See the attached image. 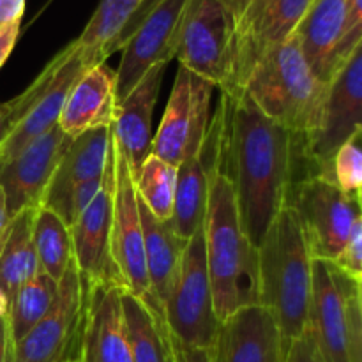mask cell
Segmentation results:
<instances>
[{
    "label": "cell",
    "mask_w": 362,
    "mask_h": 362,
    "mask_svg": "<svg viewBox=\"0 0 362 362\" xmlns=\"http://www.w3.org/2000/svg\"><path fill=\"white\" fill-rule=\"evenodd\" d=\"M226 106L223 161H228L244 233L258 250L269 226L290 204L303 179L315 175L306 140L265 117L243 92L223 95Z\"/></svg>",
    "instance_id": "1"
},
{
    "label": "cell",
    "mask_w": 362,
    "mask_h": 362,
    "mask_svg": "<svg viewBox=\"0 0 362 362\" xmlns=\"http://www.w3.org/2000/svg\"><path fill=\"white\" fill-rule=\"evenodd\" d=\"M313 258L292 205H285L258 246V304L276 318L283 354L308 327Z\"/></svg>",
    "instance_id": "2"
},
{
    "label": "cell",
    "mask_w": 362,
    "mask_h": 362,
    "mask_svg": "<svg viewBox=\"0 0 362 362\" xmlns=\"http://www.w3.org/2000/svg\"><path fill=\"white\" fill-rule=\"evenodd\" d=\"M204 232L214 313L223 322L258 304V250L244 233L235 191L221 163L212 175Z\"/></svg>",
    "instance_id": "3"
},
{
    "label": "cell",
    "mask_w": 362,
    "mask_h": 362,
    "mask_svg": "<svg viewBox=\"0 0 362 362\" xmlns=\"http://www.w3.org/2000/svg\"><path fill=\"white\" fill-rule=\"evenodd\" d=\"M325 90L327 83L318 80L292 34L264 52L240 92L265 117L306 140L320 122Z\"/></svg>",
    "instance_id": "4"
},
{
    "label": "cell",
    "mask_w": 362,
    "mask_h": 362,
    "mask_svg": "<svg viewBox=\"0 0 362 362\" xmlns=\"http://www.w3.org/2000/svg\"><path fill=\"white\" fill-rule=\"evenodd\" d=\"M308 329L327 362H362V306L359 281L334 262L313 260Z\"/></svg>",
    "instance_id": "5"
},
{
    "label": "cell",
    "mask_w": 362,
    "mask_h": 362,
    "mask_svg": "<svg viewBox=\"0 0 362 362\" xmlns=\"http://www.w3.org/2000/svg\"><path fill=\"white\" fill-rule=\"evenodd\" d=\"M166 327L177 341L211 350L219 324L214 313L204 225L187 240L179 272L165 303Z\"/></svg>",
    "instance_id": "6"
},
{
    "label": "cell",
    "mask_w": 362,
    "mask_h": 362,
    "mask_svg": "<svg viewBox=\"0 0 362 362\" xmlns=\"http://www.w3.org/2000/svg\"><path fill=\"white\" fill-rule=\"evenodd\" d=\"M87 297L88 285L73 260L59 281V296L49 313L20 341H9L7 362L80 361Z\"/></svg>",
    "instance_id": "7"
},
{
    "label": "cell",
    "mask_w": 362,
    "mask_h": 362,
    "mask_svg": "<svg viewBox=\"0 0 362 362\" xmlns=\"http://www.w3.org/2000/svg\"><path fill=\"white\" fill-rule=\"evenodd\" d=\"M362 134V41L327 83L317 129L306 138V156L315 175L331 180L336 152Z\"/></svg>",
    "instance_id": "8"
},
{
    "label": "cell",
    "mask_w": 362,
    "mask_h": 362,
    "mask_svg": "<svg viewBox=\"0 0 362 362\" xmlns=\"http://www.w3.org/2000/svg\"><path fill=\"white\" fill-rule=\"evenodd\" d=\"M288 205L296 211L313 260L334 262L362 214L357 197L320 175L300 180Z\"/></svg>",
    "instance_id": "9"
},
{
    "label": "cell",
    "mask_w": 362,
    "mask_h": 362,
    "mask_svg": "<svg viewBox=\"0 0 362 362\" xmlns=\"http://www.w3.org/2000/svg\"><path fill=\"white\" fill-rule=\"evenodd\" d=\"M313 0H250L235 20L230 66L223 95L243 90L264 52L296 34Z\"/></svg>",
    "instance_id": "10"
},
{
    "label": "cell",
    "mask_w": 362,
    "mask_h": 362,
    "mask_svg": "<svg viewBox=\"0 0 362 362\" xmlns=\"http://www.w3.org/2000/svg\"><path fill=\"white\" fill-rule=\"evenodd\" d=\"M115 145V198H113L112 253L124 288L133 293L156 318L166 322L165 308L151 288L145 262L144 230L138 211L136 187L126 158Z\"/></svg>",
    "instance_id": "11"
},
{
    "label": "cell",
    "mask_w": 362,
    "mask_h": 362,
    "mask_svg": "<svg viewBox=\"0 0 362 362\" xmlns=\"http://www.w3.org/2000/svg\"><path fill=\"white\" fill-rule=\"evenodd\" d=\"M235 18L221 0H189L175 59L180 67L225 88Z\"/></svg>",
    "instance_id": "12"
},
{
    "label": "cell",
    "mask_w": 362,
    "mask_h": 362,
    "mask_svg": "<svg viewBox=\"0 0 362 362\" xmlns=\"http://www.w3.org/2000/svg\"><path fill=\"white\" fill-rule=\"evenodd\" d=\"M214 85L179 67L158 133L152 140V154L172 166L200 152L211 119V98Z\"/></svg>",
    "instance_id": "13"
},
{
    "label": "cell",
    "mask_w": 362,
    "mask_h": 362,
    "mask_svg": "<svg viewBox=\"0 0 362 362\" xmlns=\"http://www.w3.org/2000/svg\"><path fill=\"white\" fill-rule=\"evenodd\" d=\"M113 198H115V145H110L108 165L101 189L80 218L69 226L73 239V257L81 278L88 286H124L112 253Z\"/></svg>",
    "instance_id": "14"
},
{
    "label": "cell",
    "mask_w": 362,
    "mask_h": 362,
    "mask_svg": "<svg viewBox=\"0 0 362 362\" xmlns=\"http://www.w3.org/2000/svg\"><path fill=\"white\" fill-rule=\"evenodd\" d=\"M189 0H161L124 45L117 69V105L158 64L175 59L180 27Z\"/></svg>",
    "instance_id": "15"
},
{
    "label": "cell",
    "mask_w": 362,
    "mask_h": 362,
    "mask_svg": "<svg viewBox=\"0 0 362 362\" xmlns=\"http://www.w3.org/2000/svg\"><path fill=\"white\" fill-rule=\"evenodd\" d=\"M225 124L226 106L221 99L218 112L209 122L200 152L184 158L177 166L175 204L170 225L173 232L184 240H189L204 225L212 175L221 163Z\"/></svg>",
    "instance_id": "16"
},
{
    "label": "cell",
    "mask_w": 362,
    "mask_h": 362,
    "mask_svg": "<svg viewBox=\"0 0 362 362\" xmlns=\"http://www.w3.org/2000/svg\"><path fill=\"white\" fill-rule=\"evenodd\" d=\"M71 141L73 138L55 126L0 166V187L6 194L11 219L21 211L41 207L46 189Z\"/></svg>",
    "instance_id": "17"
},
{
    "label": "cell",
    "mask_w": 362,
    "mask_h": 362,
    "mask_svg": "<svg viewBox=\"0 0 362 362\" xmlns=\"http://www.w3.org/2000/svg\"><path fill=\"white\" fill-rule=\"evenodd\" d=\"M281 334L267 308L255 304L237 310L219 324L212 346L214 362H283Z\"/></svg>",
    "instance_id": "18"
},
{
    "label": "cell",
    "mask_w": 362,
    "mask_h": 362,
    "mask_svg": "<svg viewBox=\"0 0 362 362\" xmlns=\"http://www.w3.org/2000/svg\"><path fill=\"white\" fill-rule=\"evenodd\" d=\"M120 285L88 286L80 362H133Z\"/></svg>",
    "instance_id": "19"
},
{
    "label": "cell",
    "mask_w": 362,
    "mask_h": 362,
    "mask_svg": "<svg viewBox=\"0 0 362 362\" xmlns=\"http://www.w3.org/2000/svg\"><path fill=\"white\" fill-rule=\"evenodd\" d=\"M166 66L168 64H158L148 69L136 87L115 108V119L112 124L113 140L119 145L133 175L152 154V113Z\"/></svg>",
    "instance_id": "20"
},
{
    "label": "cell",
    "mask_w": 362,
    "mask_h": 362,
    "mask_svg": "<svg viewBox=\"0 0 362 362\" xmlns=\"http://www.w3.org/2000/svg\"><path fill=\"white\" fill-rule=\"evenodd\" d=\"M87 69H90V67L85 62L80 45H78V41H73L69 55L66 57V60L60 64L57 73L53 74L52 81L42 92L39 101L28 112V115L21 120L20 126L13 131V134L7 138L6 144L0 147V166L11 161L21 148L27 147L35 138L45 134L52 127L59 126L64 103H66L67 95H69L73 85L78 81V78Z\"/></svg>",
    "instance_id": "21"
},
{
    "label": "cell",
    "mask_w": 362,
    "mask_h": 362,
    "mask_svg": "<svg viewBox=\"0 0 362 362\" xmlns=\"http://www.w3.org/2000/svg\"><path fill=\"white\" fill-rule=\"evenodd\" d=\"M117 108V71L106 64L85 71L71 88L59 127L71 138L98 127L112 126Z\"/></svg>",
    "instance_id": "22"
},
{
    "label": "cell",
    "mask_w": 362,
    "mask_h": 362,
    "mask_svg": "<svg viewBox=\"0 0 362 362\" xmlns=\"http://www.w3.org/2000/svg\"><path fill=\"white\" fill-rule=\"evenodd\" d=\"M112 136V126H105L73 138L46 189L42 207L55 209L73 187L103 179L108 165Z\"/></svg>",
    "instance_id": "23"
},
{
    "label": "cell",
    "mask_w": 362,
    "mask_h": 362,
    "mask_svg": "<svg viewBox=\"0 0 362 362\" xmlns=\"http://www.w3.org/2000/svg\"><path fill=\"white\" fill-rule=\"evenodd\" d=\"M138 211H140L141 230H144L145 262H147L148 281L156 299L165 308L170 296L175 276L179 272L182 253L187 246V240L180 239L173 232L170 221H159L151 209L138 197Z\"/></svg>",
    "instance_id": "24"
},
{
    "label": "cell",
    "mask_w": 362,
    "mask_h": 362,
    "mask_svg": "<svg viewBox=\"0 0 362 362\" xmlns=\"http://www.w3.org/2000/svg\"><path fill=\"white\" fill-rule=\"evenodd\" d=\"M352 0H313L296 30L308 64L327 83V67L349 18Z\"/></svg>",
    "instance_id": "25"
},
{
    "label": "cell",
    "mask_w": 362,
    "mask_h": 362,
    "mask_svg": "<svg viewBox=\"0 0 362 362\" xmlns=\"http://www.w3.org/2000/svg\"><path fill=\"white\" fill-rule=\"evenodd\" d=\"M37 209H27L11 219L0 243V293L11 303L20 286L39 272L32 240V221Z\"/></svg>",
    "instance_id": "26"
},
{
    "label": "cell",
    "mask_w": 362,
    "mask_h": 362,
    "mask_svg": "<svg viewBox=\"0 0 362 362\" xmlns=\"http://www.w3.org/2000/svg\"><path fill=\"white\" fill-rule=\"evenodd\" d=\"M145 0H101L87 27L76 39L88 67L105 64L124 28L131 23Z\"/></svg>",
    "instance_id": "27"
},
{
    "label": "cell",
    "mask_w": 362,
    "mask_h": 362,
    "mask_svg": "<svg viewBox=\"0 0 362 362\" xmlns=\"http://www.w3.org/2000/svg\"><path fill=\"white\" fill-rule=\"evenodd\" d=\"M122 310L133 362H173L166 322L156 318L126 288L122 292Z\"/></svg>",
    "instance_id": "28"
},
{
    "label": "cell",
    "mask_w": 362,
    "mask_h": 362,
    "mask_svg": "<svg viewBox=\"0 0 362 362\" xmlns=\"http://www.w3.org/2000/svg\"><path fill=\"white\" fill-rule=\"evenodd\" d=\"M32 240L37 255L39 271L46 272L59 283L74 260L69 226L52 209L41 205L32 221Z\"/></svg>",
    "instance_id": "29"
},
{
    "label": "cell",
    "mask_w": 362,
    "mask_h": 362,
    "mask_svg": "<svg viewBox=\"0 0 362 362\" xmlns=\"http://www.w3.org/2000/svg\"><path fill=\"white\" fill-rule=\"evenodd\" d=\"M57 296H59V283L42 271L20 286L9 303L6 315L9 341H20L34 325H37L49 313Z\"/></svg>",
    "instance_id": "30"
},
{
    "label": "cell",
    "mask_w": 362,
    "mask_h": 362,
    "mask_svg": "<svg viewBox=\"0 0 362 362\" xmlns=\"http://www.w3.org/2000/svg\"><path fill=\"white\" fill-rule=\"evenodd\" d=\"M138 197L159 221H170L175 204L177 168L151 154L133 175Z\"/></svg>",
    "instance_id": "31"
},
{
    "label": "cell",
    "mask_w": 362,
    "mask_h": 362,
    "mask_svg": "<svg viewBox=\"0 0 362 362\" xmlns=\"http://www.w3.org/2000/svg\"><path fill=\"white\" fill-rule=\"evenodd\" d=\"M69 52L71 45L66 46L62 52H59L52 60H49L48 66L41 71V74H39L30 85H28L27 90L21 92L20 95H16V98L11 99V101L0 103V147L6 144V140L13 134V131L20 126L21 120H23L25 117L28 115V112L34 108V105L39 101L42 92L46 90V87H48L49 81H52L53 74L57 73L60 64L66 60Z\"/></svg>",
    "instance_id": "32"
},
{
    "label": "cell",
    "mask_w": 362,
    "mask_h": 362,
    "mask_svg": "<svg viewBox=\"0 0 362 362\" xmlns=\"http://www.w3.org/2000/svg\"><path fill=\"white\" fill-rule=\"evenodd\" d=\"M331 180L346 194H357L362 189V134L346 141L336 152L331 166Z\"/></svg>",
    "instance_id": "33"
},
{
    "label": "cell",
    "mask_w": 362,
    "mask_h": 362,
    "mask_svg": "<svg viewBox=\"0 0 362 362\" xmlns=\"http://www.w3.org/2000/svg\"><path fill=\"white\" fill-rule=\"evenodd\" d=\"M362 41V0H352L350 2L349 18H346L345 28L339 37L338 45H336L334 52H332L331 60H329L327 67V83L332 78V74L338 71V67L349 59L350 53L354 52L357 45Z\"/></svg>",
    "instance_id": "34"
},
{
    "label": "cell",
    "mask_w": 362,
    "mask_h": 362,
    "mask_svg": "<svg viewBox=\"0 0 362 362\" xmlns=\"http://www.w3.org/2000/svg\"><path fill=\"white\" fill-rule=\"evenodd\" d=\"M334 264L354 281H362V214L354 225L352 233Z\"/></svg>",
    "instance_id": "35"
},
{
    "label": "cell",
    "mask_w": 362,
    "mask_h": 362,
    "mask_svg": "<svg viewBox=\"0 0 362 362\" xmlns=\"http://www.w3.org/2000/svg\"><path fill=\"white\" fill-rule=\"evenodd\" d=\"M283 362H327L324 354H322L320 346H318L317 339L311 334L310 329L303 332V336L292 341L285 354Z\"/></svg>",
    "instance_id": "36"
},
{
    "label": "cell",
    "mask_w": 362,
    "mask_h": 362,
    "mask_svg": "<svg viewBox=\"0 0 362 362\" xmlns=\"http://www.w3.org/2000/svg\"><path fill=\"white\" fill-rule=\"evenodd\" d=\"M170 341H172L173 362H214L212 361V349L207 350L187 346L184 343L177 341L172 334H170Z\"/></svg>",
    "instance_id": "37"
},
{
    "label": "cell",
    "mask_w": 362,
    "mask_h": 362,
    "mask_svg": "<svg viewBox=\"0 0 362 362\" xmlns=\"http://www.w3.org/2000/svg\"><path fill=\"white\" fill-rule=\"evenodd\" d=\"M20 25L21 21H14V23H9L7 27L0 28V69L6 64V60L9 59L11 52H13L14 45H16L18 35H20Z\"/></svg>",
    "instance_id": "38"
},
{
    "label": "cell",
    "mask_w": 362,
    "mask_h": 362,
    "mask_svg": "<svg viewBox=\"0 0 362 362\" xmlns=\"http://www.w3.org/2000/svg\"><path fill=\"white\" fill-rule=\"evenodd\" d=\"M159 2H161V0H145L144 6H141L140 9H138V13L134 14V18H133V20H131V23L127 25V27L124 28L122 34H120L119 41H117V45H115V52H117V49H122L124 48V45H126V42H127V39H129L131 35L134 34V30H136V28H138V25H140L141 21L145 20V16H147V14L151 13V11L154 9V7L158 6Z\"/></svg>",
    "instance_id": "39"
},
{
    "label": "cell",
    "mask_w": 362,
    "mask_h": 362,
    "mask_svg": "<svg viewBox=\"0 0 362 362\" xmlns=\"http://www.w3.org/2000/svg\"><path fill=\"white\" fill-rule=\"evenodd\" d=\"M25 13V0H0V28L14 21H21Z\"/></svg>",
    "instance_id": "40"
},
{
    "label": "cell",
    "mask_w": 362,
    "mask_h": 362,
    "mask_svg": "<svg viewBox=\"0 0 362 362\" xmlns=\"http://www.w3.org/2000/svg\"><path fill=\"white\" fill-rule=\"evenodd\" d=\"M9 356V327H7V317H0V362H7Z\"/></svg>",
    "instance_id": "41"
},
{
    "label": "cell",
    "mask_w": 362,
    "mask_h": 362,
    "mask_svg": "<svg viewBox=\"0 0 362 362\" xmlns=\"http://www.w3.org/2000/svg\"><path fill=\"white\" fill-rule=\"evenodd\" d=\"M9 223H11V218H9V212H7L6 194H4V189L0 187V243H2L4 235H6Z\"/></svg>",
    "instance_id": "42"
},
{
    "label": "cell",
    "mask_w": 362,
    "mask_h": 362,
    "mask_svg": "<svg viewBox=\"0 0 362 362\" xmlns=\"http://www.w3.org/2000/svg\"><path fill=\"white\" fill-rule=\"evenodd\" d=\"M226 6V9L233 14V18H239L243 14V11L246 9V6L250 4V0H221Z\"/></svg>",
    "instance_id": "43"
},
{
    "label": "cell",
    "mask_w": 362,
    "mask_h": 362,
    "mask_svg": "<svg viewBox=\"0 0 362 362\" xmlns=\"http://www.w3.org/2000/svg\"><path fill=\"white\" fill-rule=\"evenodd\" d=\"M7 310H9V303H7L6 297L0 293V317H4V315H7Z\"/></svg>",
    "instance_id": "44"
},
{
    "label": "cell",
    "mask_w": 362,
    "mask_h": 362,
    "mask_svg": "<svg viewBox=\"0 0 362 362\" xmlns=\"http://www.w3.org/2000/svg\"><path fill=\"white\" fill-rule=\"evenodd\" d=\"M357 200H359V205H361V211H362V189H361V193L357 194Z\"/></svg>",
    "instance_id": "45"
},
{
    "label": "cell",
    "mask_w": 362,
    "mask_h": 362,
    "mask_svg": "<svg viewBox=\"0 0 362 362\" xmlns=\"http://www.w3.org/2000/svg\"><path fill=\"white\" fill-rule=\"evenodd\" d=\"M359 293H361V306H362V283H359Z\"/></svg>",
    "instance_id": "46"
},
{
    "label": "cell",
    "mask_w": 362,
    "mask_h": 362,
    "mask_svg": "<svg viewBox=\"0 0 362 362\" xmlns=\"http://www.w3.org/2000/svg\"><path fill=\"white\" fill-rule=\"evenodd\" d=\"M73 362H80V361H73Z\"/></svg>",
    "instance_id": "47"
},
{
    "label": "cell",
    "mask_w": 362,
    "mask_h": 362,
    "mask_svg": "<svg viewBox=\"0 0 362 362\" xmlns=\"http://www.w3.org/2000/svg\"><path fill=\"white\" fill-rule=\"evenodd\" d=\"M361 283H362V281H361Z\"/></svg>",
    "instance_id": "48"
}]
</instances>
